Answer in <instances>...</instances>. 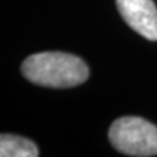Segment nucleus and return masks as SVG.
Listing matches in <instances>:
<instances>
[{"label": "nucleus", "instance_id": "7ed1b4c3", "mask_svg": "<svg viewBox=\"0 0 157 157\" xmlns=\"http://www.w3.org/2000/svg\"><path fill=\"white\" fill-rule=\"evenodd\" d=\"M121 16L136 33L157 41V8L152 0H117Z\"/></svg>", "mask_w": 157, "mask_h": 157}, {"label": "nucleus", "instance_id": "20e7f679", "mask_svg": "<svg viewBox=\"0 0 157 157\" xmlns=\"http://www.w3.org/2000/svg\"><path fill=\"white\" fill-rule=\"evenodd\" d=\"M38 155L37 145L26 137L9 134H2L0 136L2 157H37Z\"/></svg>", "mask_w": 157, "mask_h": 157}, {"label": "nucleus", "instance_id": "f03ea898", "mask_svg": "<svg viewBox=\"0 0 157 157\" xmlns=\"http://www.w3.org/2000/svg\"><path fill=\"white\" fill-rule=\"evenodd\" d=\"M109 139L114 148L127 156L157 155V127L139 117H122L113 122Z\"/></svg>", "mask_w": 157, "mask_h": 157}, {"label": "nucleus", "instance_id": "f257e3e1", "mask_svg": "<svg viewBox=\"0 0 157 157\" xmlns=\"http://www.w3.org/2000/svg\"><path fill=\"white\" fill-rule=\"evenodd\" d=\"M21 72L33 84L47 88L77 86L89 76L88 66L81 58L60 51L28 56L21 66Z\"/></svg>", "mask_w": 157, "mask_h": 157}]
</instances>
